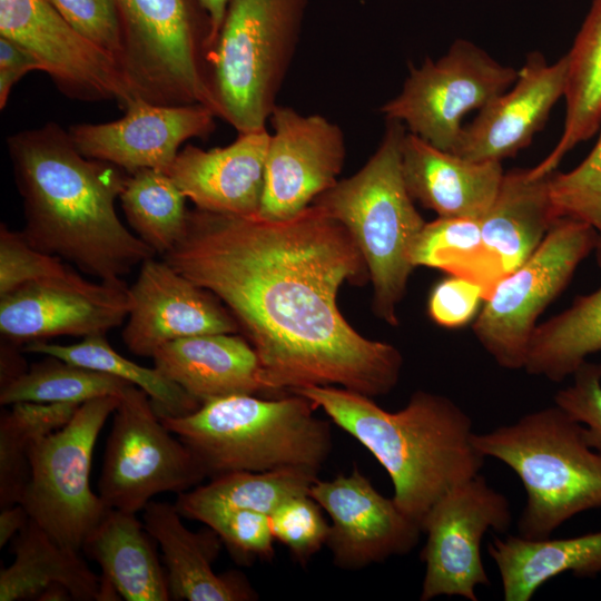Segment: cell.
Segmentation results:
<instances>
[{
  "label": "cell",
  "mask_w": 601,
  "mask_h": 601,
  "mask_svg": "<svg viewBox=\"0 0 601 601\" xmlns=\"http://www.w3.org/2000/svg\"><path fill=\"white\" fill-rule=\"evenodd\" d=\"M303 395L236 394L180 417H160L193 452L206 477L302 467L318 472L333 447L331 424Z\"/></svg>",
  "instance_id": "obj_4"
},
{
  "label": "cell",
  "mask_w": 601,
  "mask_h": 601,
  "mask_svg": "<svg viewBox=\"0 0 601 601\" xmlns=\"http://www.w3.org/2000/svg\"><path fill=\"white\" fill-rule=\"evenodd\" d=\"M131 307L122 331L127 348L152 357L162 345L191 336L236 334L239 324L210 292L196 285L170 264L154 257L141 264L129 287Z\"/></svg>",
  "instance_id": "obj_18"
},
{
  "label": "cell",
  "mask_w": 601,
  "mask_h": 601,
  "mask_svg": "<svg viewBox=\"0 0 601 601\" xmlns=\"http://www.w3.org/2000/svg\"><path fill=\"white\" fill-rule=\"evenodd\" d=\"M318 472L286 467L267 472H234L179 493L176 508L183 518L195 520L219 510H250L270 515L288 499L309 494Z\"/></svg>",
  "instance_id": "obj_31"
},
{
  "label": "cell",
  "mask_w": 601,
  "mask_h": 601,
  "mask_svg": "<svg viewBox=\"0 0 601 601\" xmlns=\"http://www.w3.org/2000/svg\"><path fill=\"white\" fill-rule=\"evenodd\" d=\"M511 524L509 499L483 475L446 492L420 524L426 535L420 600L460 597L477 601L475 588L491 583L481 555L482 539L489 530L505 533Z\"/></svg>",
  "instance_id": "obj_13"
},
{
  "label": "cell",
  "mask_w": 601,
  "mask_h": 601,
  "mask_svg": "<svg viewBox=\"0 0 601 601\" xmlns=\"http://www.w3.org/2000/svg\"><path fill=\"white\" fill-rule=\"evenodd\" d=\"M406 131L401 121L386 120L367 162L313 201L351 234L373 284L374 309L392 326L398 325L396 309L415 268L411 253L426 224L403 178L401 148Z\"/></svg>",
  "instance_id": "obj_6"
},
{
  "label": "cell",
  "mask_w": 601,
  "mask_h": 601,
  "mask_svg": "<svg viewBox=\"0 0 601 601\" xmlns=\"http://www.w3.org/2000/svg\"><path fill=\"white\" fill-rule=\"evenodd\" d=\"M151 358L156 368L200 404L229 395L267 392L255 348L236 334L180 338L162 345Z\"/></svg>",
  "instance_id": "obj_24"
},
{
  "label": "cell",
  "mask_w": 601,
  "mask_h": 601,
  "mask_svg": "<svg viewBox=\"0 0 601 601\" xmlns=\"http://www.w3.org/2000/svg\"><path fill=\"white\" fill-rule=\"evenodd\" d=\"M401 150L410 196L439 217L480 219L494 201L504 175L501 161H472L408 131Z\"/></svg>",
  "instance_id": "obj_23"
},
{
  "label": "cell",
  "mask_w": 601,
  "mask_h": 601,
  "mask_svg": "<svg viewBox=\"0 0 601 601\" xmlns=\"http://www.w3.org/2000/svg\"><path fill=\"white\" fill-rule=\"evenodd\" d=\"M290 393L308 398L367 449L388 474L396 505L418 524L437 500L484 465L472 441V418L444 395L416 391L403 408L388 412L373 397L338 386Z\"/></svg>",
  "instance_id": "obj_3"
},
{
  "label": "cell",
  "mask_w": 601,
  "mask_h": 601,
  "mask_svg": "<svg viewBox=\"0 0 601 601\" xmlns=\"http://www.w3.org/2000/svg\"><path fill=\"white\" fill-rule=\"evenodd\" d=\"M13 562L0 571V601L39 600L53 584H62L73 600L99 598L100 578L78 551L55 541L29 519L12 540Z\"/></svg>",
  "instance_id": "obj_28"
},
{
  "label": "cell",
  "mask_w": 601,
  "mask_h": 601,
  "mask_svg": "<svg viewBox=\"0 0 601 601\" xmlns=\"http://www.w3.org/2000/svg\"><path fill=\"white\" fill-rule=\"evenodd\" d=\"M150 538L136 513L109 509L82 550L99 564L101 580L121 599L168 601L167 574Z\"/></svg>",
  "instance_id": "obj_27"
},
{
  "label": "cell",
  "mask_w": 601,
  "mask_h": 601,
  "mask_svg": "<svg viewBox=\"0 0 601 601\" xmlns=\"http://www.w3.org/2000/svg\"><path fill=\"white\" fill-rule=\"evenodd\" d=\"M131 384L102 372L61 358L33 364L23 374L1 386V405L18 402L82 404L105 396H121Z\"/></svg>",
  "instance_id": "obj_36"
},
{
  "label": "cell",
  "mask_w": 601,
  "mask_h": 601,
  "mask_svg": "<svg viewBox=\"0 0 601 601\" xmlns=\"http://www.w3.org/2000/svg\"><path fill=\"white\" fill-rule=\"evenodd\" d=\"M118 120L78 124L69 135L83 156L111 162L128 174L145 168L166 170L186 140L206 138L216 115L204 105L164 106L134 98Z\"/></svg>",
  "instance_id": "obj_19"
},
{
  "label": "cell",
  "mask_w": 601,
  "mask_h": 601,
  "mask_svg": "<svg viewBox=\"0 0 601 601\" xmlns=\"http://www.w3.org/2000/svg\"><path fill=\"white\" fill-rule=\"evenodd\" d=\"M550 196L556 219H578L594 229L595 259L601 267V132L578 166L566 173L551 174Z\"/></svg>",
  "instance_id": "obj_37"
},
{
  "label": "cell",
  "mask_w": 601,
  "mask_h": 601,
  "mask_svg": "<svg viewBox=\"0 0 601 601\" xmlns=\"http://www.w3.org/2000/svg\"><path fill=\"white\" fill-rule=\"evenodd\" d=\"M270 134L266 128L238 134L226 147L187 146L165 170L196 208L252 216L260 209Z\"/></svg>",
  "instance_id": "obj_21"
},
{
  "label": "cell",
  "mask_w": 601,
  "mask_h": 601,
  "mask_svg": "<svg viewBox=\"0 0 601 601\" xmlns=\"http://www.w3.org/2000/svg\"><path fill=\"white\" fill-rule=\"evenodd\" d=\"M566 57L562 135L551 152L530 168L532 177L555 171L563 157L601 128V0L590 10Z\"/></svg>",
  "instance_id": "obj_29"
},
{
  "label": "cell",
  "mask_w": 601,
  "mask_h": 601,
  "mask_svg": "<svg viewBox=\"0 0 601 601\" xmlns=\"http://www.w3.org/2000/svg\"><path fill=\"white\" fill-rule=\"evenodd\" d=\"M129 287L92 283L76 272L27 283L0 296V332L14 344L106 335L128 317Z\"/></svg>",
  "instance_id": "obj_16"
},
{
  "label": "cell",
  "mask_w": 601,
  "mask_h": 601,
  "mask_svg": "<svg viewBox=\"0 0 601 601\" xmlns=\"http://www.w3.org/2000/svg\"><path fill=\"white\" fill-rule=\"evenodd\" d=\"M114 1L120 68L134 96L155 105H204L214 112L208 55L215 36L201 0Z\"/></svg>",
  "instance_id": "obj_8"
},
{
  "label": "cell",
  "mask_w": 601,
  "mask_h": 601,
  "mask_svg": "<svg viewBox=\"0 0 601 601\" xmlns=\"http://www.w3.org/2000/svg\"><path fill=\"white\" fill-rule=\"evenodd\" d=\"M119 199L131 228L156 253L165 255L185 236L187 198L165 170L129 174Z\"/></svg>",
  "instance_id": "obj_34"
},
{
  "label": "cell",
  "mask_w": 601,
  "mask_h": 601,
  "mask_svg": "<svg viewBox=\"0 0 601 601\" xmlns=\"http://www.w3.org/2000/svg\"><path fill=\"white\" fill-rule=\"evenodd\" d=\"M206 477L193 452L168 430L151 400L129 385L114 412L98 494L109 509L138 513L160 493H183Z\"/></svg>",
  "instance_id": "obj_11"
},
{
  "label": "cell",
  "mask_w": 601,
  "mask_h": 601,
  "mask_svg": "<svg viewBox=\"0 0 601 601\" xmlns=\"http://www.w3.org/2000/svg\"><path fill=\"white\" fill-rule=\"evenodd\" d=\"M554 404L583 425L588 444L601 454V364H581L572 383L555 393Z\"/></svg>",
  "instance_id": "obj_42"
},
{
  "label": "cell",
  "mask_w": 601,
  "mask_h": 601,
  "mask_svg": "<svg viewBox=\"0 0 601 601\" xmlns=\"http://www.w3.org/2000/svg\"><path fill=\"white\" fill-rule=\"evenodd\" d=\"M518 73L473 42L457 39L437 60L426 57L421 66L411 65L402 90L380 111L386 120L401 121L408 132L453 154L464 116L506 91Z\"/></svg>",
  "instance_id": "obj_12"
},
{
  "label": "cell",
  "mask_w": 601,
  "mask_h": 601,
  "mask_svg": "<svg viewBox=\"0 0 601 601\" xmlns=\"http://www.w3.org/2000/svg\"><path fill=\"white\" fill-rule=\"evenodd\" d=\"M269 520L274 539L283 543L299 563H307L326 545L329 523L322 506L309 494L283 502Z\"/></svg>",
  "instance_id": "obj_38"
},
{
  "label": "cell",
  "mask_w": 601,
  "mask_h": 601,
  "mask_svg": "<svg viewBox=\"0 0 601 601\" xmlns=\"http://www.w3.org/2000/svg\"><path fill=\"white\" fill-rule=\"evenodd\" d=\"M75 272L62 259L31 246L21 231L0 227V296L33 280Z\"/></svg>",
  "instance_id": "obj_40"
},
{
  "label": "cell",
  "mask_w": 601,
  "mask_h": 601,
  "mask_svg": "<svg viewBox=\"0 0 601 601\" xmlns=\"http://www.w3.org/2000/svg\"><path fill=\"white\" fill-rule=\"evenodd\" d=\"M269 120L273 132L258 215L286 219L338 181L346 158L345 136L326 117L305 116L287 106L277 105Z\"/></svg>",
  "instance_id": "obj_15"
},
{
  "label": "cell",
  "mask_w": 601,
  "mask_h": 601,
  "mask_svg": "<svg viewBox=\"0 0 601 601\" xmlns=\"http://www.w3.org/2000/svg\"><path fill=\"white\" fill-rule=\"evenodd\" d=\"M8 342L10 345L1 346V386L27 371L23 358L16 352L14 343Z\"/></svg>",
  "instance_id": "obj_46"
},
{
  "label": "cell",
  "mask_w": 601,
  "mask_h": 601,
  "mask_svg": "<svg viewBox=\"0 0 601 601\" xmlns=\"http://www.w3.org/2000/svg\"><path fill=\"white\" fill-rule=\"evenodd\" d=\"M414 267L426 266L477 283L484 300L504 277L499 259L485 247L479 219L445 218L426 223L411 253Z\"/></svg>",
  "instance_id": "obj_33"
},
{
  "label": "cell",
  "mask_w": 601,
  "mask_h": 601,
  "mask_svg": "<svg viewBox=\"0 0 601 601\" xmlns=\"http://www.w3.org/2000/svg\"><path fill=\"white\" fill-rule=\"evenodd\" d=\"M145 529L160 546L170 599L184 601H250L257 593L239 572L216 573L213 564L221 540L209 526L188 530L175 504L151 500L142 510Z\"/></svg>",
  "instance_id": "obj_22"
},
{
  "label": "cell",
  "mask_w": 601,
  "mask_h": 601,
  "mask_svg": "<svg viewBox=\"0 0 601 601\" xmlns=\"http://www.w3.org/2000/svg\"><path fill=\"white\" fill-rule=\"evenodd\" d=\"M196 521L213 529L236 562L248 564L274 556L269 515L250 510H219L200 514Z\"/></svg>",
  "instance_id": "obj_39"
},
{
  "label": "cell",
  "mask_w": 601,
  "mask_h": 601,
  "mask_svg": "<svg viewBox=\"0 0 601 601\" xmlns=\"http://www.w3.org/2000/svg\"><path fill=\"white\" fill-rule=\"evenodd\" d=\"M164 259L230 311L267 392L338 386L375 397L397 385L401 352L364 337L339 312V287L370 276L348 230L319 206L286 219L189 210Z\"/></svg>",
  "instance_id": "obj_1"
},
{
  "label": "cell",
  "mask_w": 601,
  "mask_h": 601,
  "mask_svg": "<svg viewBox=\"0 0 601 601\" xmlns=\"http://www.w3.org/2000/svg\"><path fill=\"white\" fill-rule=\"evenodd\" d=\"M309 495L329 516L326 546L342 570L356 571L407 554L420 541V524L356 467L348 475L317 479Z\"/></svg>",
  "instance_id": "obj_17"
},
{
  "label": "cell",
  "mask_w": 601,
  "mask_h": 601,
  "mask_svg": "<svg viewBox=\"0 0 601 601\" xmlns=\"http://www.w3.org/2000/svg\"><path fill=\"white\" fill-rule=\"evenodd\" d=\"M595 236L584 221L559 218L533 254L495 285L474 319L473 333L499 366L524 367L539 316L594 250Z\"/></svg>",
  "instance_id": "obj_10"
},
{
  "label": "cell",
  "mask_w": 601,
  "mask_h": 601,
  "mask_svg": "<svg viewBox=\"0 0 601 601\" xmlns=\"http://www.w3.org/2000/svg\"><path fill=\"white\" fill-rule=\"evenodd\" d=\"M120 396L82 403L71 420L39 440L20 504L29 518L65 548L78 551L109 508L89 484L98 435Z\"/></svg>",
  "instance_id": "obj_9"
},
{
  "label": "cell",
  "mask_w": 601,
  "mask_h": 601,
  "mask_svg": "<svg viewBox=\"0 0 601 601\" xmlns=\"http://www.w3.org/2000/svg\"><path fill=\"white\" fill-rule=\"evenodd\" d=\"M484 302L483 288L475 282L450 275L439 282L428 297V315L437 325L459 328L469 324Z\"/></svg>",
  "instance_id": "obj_43"
},
{
  "label": "cell",
  "mask_w": 601,
  "mask_h": 601,
  "mask_svg": "<svg viewBox=\"0 0 601 601\" xmlns=\"http://www.w3.org/2000/svg\"><path fill=\"white\" fill-rule=\"evenodd\" d=\"M309 0H229L208 55L214 112L238 134L266 128Z\"/></svg>",
  "instance_id": "obj_7"
},
{
  "label": "cell",
  "mask_w": 601,
  "mask_h": 601,
  "mask_svg": "<svg viewBox=\"0 0 601 601\" xmlns=\"http://www.w3.org/2000/svg\"><path fill=\"white\" fill-rule=\"evenodd\" d=\"M49 2L79 35L112 57L120 66L121 32L114 0H49Z\"/></svg>",
  "instance_id": "obj_41"
},
{
  "label": "cell",
  "mask_w": 601,
  "mask_h": 601,
  "mask_svg": "<svg viewBox=\"0 0 601 601\" xmlns=\"http://www.w3.org/2000/svg\"><path fill=\"white\" fill-rule=\"evenodd\" d=\"M7 145L23 201L21 233L31 246L107 283L125 282L156 255L117 215L124 169L83 156L53 121L17 132Z\"/></svg>",
  "instance_id": "obj_2"
},
{
  "label": "cell",
  "mask_w": 601,
  "mask_h": 601,
  "mask_svg": "<svg viewBox=\"0 0 601 601\" xmlns=\"http://www.w3.org/2000/svg\"><path fill=\"white\" fill-rule=\"evenodd\" d=\"M201 2L211 19L216 41L229 0H201Z\"/></svg>",
  "instance_id": "obj_47"
},
{
  "label": "cell",
  "mask_w": 601,
  "mask_h": 601,
  "mask_svg": "<svg viewBox=\"0 0 601 601\" xmlns=\"http://www.w3.org/2000/svg\"><path fill=\"white\" fill-rule=\"evenodd\" d=\"M26 352L61 358L66 362L114 375L142 390L160 417H180L201 405L158 368L141 366L115 351L105 335H91L71 345L32 342Z\"/></svg>",
  "instance_id": "obj_32"
},
{
  "label": "cell",
  "mask_w": 601,
  "mask_h": 601,
  "mask_svg": "<svg viewBox=\"0 0 601 601\" xmlns=\"http://www.w3.org/2000/svg\"><path fill=\"white\" fill-rule=\"evenodd\" d=\"M472 441L520 479L526 493L520 536L545 539L577 514L601 510V454L588 444L583 425L558 405L474 432Z\"/></svg>",
  "instance_id": "obj_5"
},
{
  "label": "cell",
  "mask_w": 601,
  "mask_h": 601,
  "mask_svg": "<svg viewBox=\"0 0 601 601\" xmlns=\"http://www.w3.org/2000/svg\"><path fill=\"white\" fill-rule=\"evenodd\" d=\"M0 36L31 53L67 97L115 100L122 109L136 98L116 60L79 35L49 0H0Z\"/></svg>",
  "instance_id": "obj_14"
},
{
  "label": "cell",
  "mask_w": 601,
  "mask_h": 601,
  "mask_svg": "<svg viewBox=\"0 0 601 601\" xmlns=\"http://www.w3.org/2000/svg\"><path fill=\"white\" fill-rule=\"evenodd\" d=\"M595 353H601V286L536 325L523 370L560 383Z\"/></svg>",
  "instance_id": "obj_30"
},
{
  "label": "cell",
  "mask_w": 601,
  "mask_h": 601,
  "mask_svg": "<svg viewBox=\"0 0 601 601\" xmlns=\"http://www.w3.org/2000/svg\"><path fill=\"white\" fill-rule=\"evenodd\" d=\"M81 404L18 402L0 418V504L20 503L35 444L66 425Z\"/></svg>",
  "instance_id": "obj_35"
},
{
  "label": "cell",
  "mask_w": 601,
  "mask_h": 601,
  "mask_svg": "<svg viewBox=\"0 0 601 601\" xmlns=\"http://www.w3.org/2000/svg\"><path fill=\"white\" fill-rule=\"evenodd\" d=\"M487 551L499 570L505 601H529L543 584L565 572L578 579L601 573V531L565 539L494 536Z\"/></svg>",
  "instance_id": "obj_25"
},
{
  "label": "cell",
  "mask_w": 601,
  "mask_h": 601,
  "mask_svg": "<svg viewBox=\"0 0 601 601\" xmlns=\"http://www.w3.org/2000/svg\"><path fill=\"white\" fill-rule=\"evenodd\" d=\"M29 519L27 510L20 503L2 508L0 513V548L13 540Z\"/></svg>",
  "instance_id": "obj_45"
},
{
  "label": "cell",
  "mask_w": 601,
  "mask_h": 601,
  "mask_svg": "<svg viewBox=\"0 0 601 601\" xmlns=\"http://www.w3.org/2000/svg\"><path fill=\"white\" fill-rule=\"evenodd\" d=\"M566 57L549 65L539 51L530 52L513 87L479 110L462 127L453 151L472 161H501L525 148L563 97Z\"/></svg>",
  "instance_id": "obj_20"
},
{
  "label": "cell",
  "mask_w": 601,
  "mask_h": 601,
  "mask_svg": "<svg viewBox=\"0 0 601 601\" xmlns=\"http://www.w3.org/2000/svg\"><path fill=\"white\" fill-rule=\"evenodd\" d=\"M550 177H532L530 168L504 173L494 201L479 219L484 245L504 276L533 254L556 220Z\"/></svg>",
  "instance_id": "obj_26"
},
{
  "label": "cell",
  "mask_w": 601,
  "mask_h": 601,
  "mask_svg": "<svg viewBox=\"0 0 601 601\" xmlns=\"http://www.w3.org/2000/svg\"><path fill=\"white\" fill-rule=\"evenodd\" d=\"M41 70L37 59L12 40L0 36V108L13 86L29 71Z\"/></svg>",
  "instance_id": "obj_44"
}]
</instances>
